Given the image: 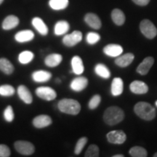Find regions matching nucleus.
<instances>
[{
    "instance_id": "obj_1",
    "label": "nucleus",
    "mask_w": 157,
    "mask_h": 157,
    "mask_svg": "<svg viewBox=\"0 0 157 157\" xmlns=\"http://www.w3.org/2000/svg\"><path fill=\"white\" fill-rule=\"evenodd\" d=\"M124 118V113L123 110L118 106H111L105 110L103 114V120L105 124L111 125H116L120 123Z\"/></svg>"
},
{
    "instance_id": "obj_2",
    "label": "nucleus",
    "mask_w": 157,
    "mask_h": 157,
    "mask_svg": "<svg viewBox=\"0 0 157 157\" xmlns=\"http://www.w3.org/2000/svg\"><path fill=\"white\" fill-rule=\"evenodd\" d=\"M134 111L141 119L151 121L156 117V109L146 102H139L134 107Z\"/></svg>"
},
{
    "instance_id": "obj_3",
    "label": "nucleus",
    "mask_w": 157,
    "mask_h": 157,
    "mask_svg": "<svg viewBox=\"0 0 157 157\" xmlns=\"http://www.w3.org/2000/svg\"><path fill=\"white\" fill-rule=\"evenodd\" d=\"M58 109L64 113L70 115H77L81 111V105L74 99L64 98L60 100L58 104Z\"/></svg>"
},
{
    "instance_id": "obj_4",
    "label": "nucleus",
    "mask_w": 157,
    "mask_h": 157,
    "mask_svg": "<svg viewBox=\"0 0 157 157\" xmlns=\"http://www.w3.org/2000/svg\"><path fill=\"white\" fill-rule=\"evenodd\" d=\"M140 29L141 33L146 38L152 39L157 35V29L154 23L148 19H144L141 21L140 24Z\"/></svg>"
},
{
    "instance_id": "obj_5",
    "label": "nucleus",
    "mask_w": 157,
    "mask_h": 157,
    "mask_svg": "<svg viewBox=\"0 0 157 157\" xmlns=\"http://www.w3.org/2000/svg\"><path fill=\"white\" fill-rule=\"evenodd\" d=\"M15 150L19 154L29 156L33 154L35 151V147L31 142L25 140L16 141L14 144Z\"/></svg>"
},
{
    "instance_id": "obj_6",
    "label": "nucleus",
    "mask_w": 157,
    "mask_h": 157,
    "mask_svg": "<svg viewBox=\"0 0 157 157\" xmlns=\"http://www.w3.org/2000/svg\"><path fill=\"white\" fill-rule=\"evenodd\" d=\"M36 94L39 98L47 101H53L57 97L56 90L50 87H39L36 88Z\"/></svg>"
},
{
    "instance_id": "obj_7",
    "label": "nucleus",
    "mask_w": 157,
    "mask_h": 157,
    "mask_svg": "<svg viewBox=\"0 0 157 157\" xmlns=\"http://www.w3.org/2000/svg\"><path fill=\"white\" fill-rule=\"evenodd\" d=\"M82 39V34L81 31H74L71 34H66V36H64L63 38V43L66 46L71 47L75 46L79 43Z\"/></svg>"
},
{
    "instance_id": "obj_8",
    "label": "nucleus",
    "mask_w": 157,
    "mask_h": 157,
    "mask_svg": "<svg viewBox=\"0 0 157 157\" xmlns=\"http://www.w3.org/2000/svg\"><path fill=\"white\" fill-rule=\"evenodd\" d=\"M107 140L113 144H122L127 139L126 134L122 130H113L106 135Z\"/></svg>"
},
{
    "instance_id": "obj_9",
    "label": "nucleus",
    "mask_w": 157,
    "mask_h": 157,
    "mask_svg": "<svg viewBox=\"0 0 157 157\" xmlns=\"http://www.w3.org/2000/svg\"><path fill=\"white\" fill-rule=\"evenodd\" d=\"M88 85V79L84 76H78L74 78L70 84L71 89L75 92H81Z\"/></svg>"
},
{
    "instance_id": "obj_10",
    "label": "nucleus",
    "mask_w": 157,
    "mask_h": 157,
    "mask_svg": "<svg viewBox=\"0 0 157 157\" xmlns=\"http://www.w3.org/2000/svg\"><path fill=\"white\" fill-rule=\"evenodd\" d=\"M52 123V120L51 117L44 114L37 116L33 119V125L38 129L44 128V127L50 126Z\"/></svg>"
},
{
    "instance_id": "obj_11",
    "label": "nucleus",
    "mask_w": 157,
    "mask_h": 157,
    "mask_svg": "<svg viewBox=\"0 0 157 157\" xmlns=\"http://www.w3.org/2000/svg\"><path fill=\"white\" fill-rule=\"evenodd\" d=\"M129 89L132 93L137 94V95L146 94L148 91V85L145 82L138 81V80L132 82L129 85Z\"/></svg>"
},
{
    "instance_id": "obj_12",
    "label": "nucleus",
    "mask_w": 157,
    "mask_h": 157,
    "mask_svg": "<svg viewBox=\"0 0 157 157\" xmlns=\"http://www.w3.org/2000/svg\"><path fill=\"white\" fill-rule=\"evenodd\" d=\"M84 21L90 27L95 30H98L101 28L102 23L101 19L95 13H87L84 16Z\"/></svg>"
},
{
    "instance_id": "obj_13",
    "label": "nucleus",
    "mask_w": 157,
    "mask_h": 157,
    "mask_svg": "<svg viewBox=\"0 0 157 157\" xmlns=\"http://www.w3.org/2000/svg\"><path fill=\"white\" fill-rule=\"evenodd\" d=\"M103 52L108 56L117 58L122 54L123 48L119 44H109L103 48Z\"/></svg>"
},
{
    "instance_id": "obj_14",
    "label": "nucleus",
    "mask_w": 157,
    "mask_h": 157,
    "mask_svg": "<svg viewBox=\"0 0 157 157\" xmlns=\"http://www.w3.org/2000/svg\"><path fill=\"white\" fill-rule=\"evenodd\" d=\"M154 59L152 57H147L143 60L142 63L137 66V72L140 75H146L148 73L149 70L154 65Z\"/></svg>"
},
{
    "instance_id": "obj_15",
    "label": "nucleus",
    "mask_w": 157,
    "mask_h": 157,
    "mask_svg": "<svg viewBox=\"0 0 157 157\" xmlns=\"http://www.w3.org/2000/svg\"><path fill=\"white\" fill-rule=\"evenodd\" d=\"M34 33L31 30L20 31L15 35V39L19 43L29 42L34 39Z\"/></svg>"
},
{
    "instance_id": "obj_16",
    "label": "nucleus",
    "mask_w": 157,
    "mask_h": 157,
    "mask_svg": "<svg viewBox=\"0 0 157 157\" xmlns=\"http://www.w3.org/2000/svg\"><path fill=\"white\" fill-rule=\"evenodd\" d=\"M31 76H32L33 80L37 83H44V82H48L52 78V74L47 71L39 70L33 72Z\"/></svg>"
},
{
    "instance_id": "obj_17",
    "label": "nucleus",
    "mask_w": 157,
    "mask_h": 157,
    "mask_svg": "<svg viewBox=\"0 0 157 157\" xmlns=\"http://www.w3.org/2000/svg\"><path fill=\"white\" fill-rule=\"evenodd\" d=\"M17 95L21 101L26 104H31L33 102V96L30 90L25 85H20L17 87Z\"/></svg>"
},
{
    "instance_id": "obj_18",
    "label": "nucleus",
    "mask_w": 157,
    "mask_h": 157,
    "mask_svg": "<svg viewBox=\"0 0 157 157\" xmlns=\"http://www.w3.org/2000/svg\"><path fill=\"white\" fill-rule=\"evenodd\" d=\"M19 18L17 16L13 15H8V16L6 17L5 20L3 21L2 24V27L4 30H11V29H15V27H17L19 24Z\"/></svg>"
},
{
    "instance_id": "obj_19",
    "label": "nucleus",
    "mask_w": 157,
    "mask_h": 157,
    "mask_svg": "<svg viewBox=\"0 0 157 157\" xmlns=\"http://www.w3.org/2000/svg\"><path fill=\"white\" fill-rule=\"evenodd\" d=\"M34 28L42 36H46L48 34V28L42 18L39 17H34L31 21Z\"/></svg>"
},
{
    "instance_id": "obj_20",
    "label": "nucleus",
    "mask_w": 157,
    "mask_h": 157,
    "mask_svg": "<svg viewBox=\"0 0 157 157\" xmlns=\"http://www.w3.org/2000/svg\"><path fill=\"white\" fill-rule=\"evenodd\" d=\"M135 56L132 53H126L123 56H119L117 57L115 60V63L119 67H127L132 63L134 60Z\"/></svg>"
},
{
    "instance_id": "obj_21",
    "label": "nucleus",
    "mask_w": 157,
    "mask_h": 157,
    "mask_svg": "<svg viewBox=\"0 0 157 157\" xmlns=\"http://www.w3.org/2000/svg\"><path fill=\"white\" fill-rule=\"evenodd\" d=\"M124 90V82L121 78L116 77L111 83V92L113 96H119L122 94Z\"/></svg>"
},
{
    "instance_id": "obj_22",
    "label": "nucleus",
    "mask_w": 157,
    "mask_h": 157,
    "mask_svg": "<svg viewBox=\"0 0 157 157\" xmlns=\"http://www.w3.org/2000/svg\"><path fill=\"white\" fill-rule=\"evenodd\" d=\"M63 60V57L60 54H50L45 58L44 63L47 66L55 68L58 66Z\"/></svg>"
},
{
    "instance_id": "obj_23",
    "label": "nucleus",
    "mask_w": 157,
    "mask_h": 157,
    "mask_svg": "<svg viewBox=\"0 0 157 157\" xmlns=\"http://www.w3.org/2000/svg\"><path fill=\"white\" fill-rule=\"evenodd\" d=\"M72 71L76 75H81L84 71L83 61L79 56H75L71 59Z\"/></svg>"
},
{
    "instance_id": "obj_24",
    "label": "nucleus",
    "mask_w": 157,
    "mask_h": 157,
    "mask_svg": "<svg viewBox=\"0 0 157 157\" xmlns=\"http://www.w3.org/2000/svg\"><path fill=\"white\" fill-rule=\"evenodd\" d=\"M70 25L67 21H60L57 22L54 27V33L57 36H62L69 31Z\"/></svg>"
},
{
    "instance_id": "obj_25",
    "label": "nucleus",
    "mask_w": 157,
    "mask_h": 157,
    "mask_svg": "<svg viewBox=\"0 0 157 157\" xmlns=\"http://www.w3.org/2000/svg\"><path fill=\"white\" fill-rule=\"evenodd\" d=\"M0 71L7 75H10L14 71V66L7 58H0Z\"/></svg>"
},
{
    "instance_id": "obj_26",
    "label": "nucleus",
    "mask_w": 157,
    "mask_h": 157,
    "mask_svg": "<svg viewBox=\"0 0 157 157\" xmlns=\"http://www.w3.org/2000/svg\"><path fill=\"white\" fill-rule=\"evenodd\" d=\"M111 18L117 25H122L125 22V15L121 10L114 9L111 13Z\"/></svg>"
},
{
    "instance_id": "obj_27",
    "label": "nucleus",
    "mask_w": 157,
    "mask_h": 157,
    "mask_svg": "<svg viewBox=\"0 0 157 157\" xmlns=\"http://www.w3.org/2000/svg\"><path fill=\"white\" fill-rule=\"evenodd\" d=\"M68 0H50L49 5L54 10H62L68 7Z\"/></svg>"
},
{
    "instance_id": "obj_28",
    "label": "nucleus",
    "mask_w": 157,
    "mask_h": 157,
    "mask_svg": "<svg viewBox=\"0 0 157 157\" xmlns=\"http://www.w3.org/2000/svg\"><path fill=\"white\" fill-rule=\"evenodd\" d=\"M95 72L98 76H101L103 78H109L111 76V72L104 64L98 63L95 67Z\"/></svg>"
},
{
    "instance_id": "obj_29",
    "label": "nucleus",
    "mask_w": 157,
    "mask_h": 157,
    "mask_svg": "<svg viewBox=\"0 0 157 157\" xmlns=\"http://www.w3.org/2000/svg\"><path fill=\"white\" fill-rule=\"evenodd\" d=\"M34 58V54L29 50H25L21 52L18 56V61L21 64H28Z\"/></svg>"
},
{
    "instance_id": "obj_30",
    "label": "nucleus",
    "mask_w": 157,
    "mask_h": 157,
    "mask_svg": "<svg viewBox=\"0 0 157 157\" xmlns=\"http://www.w3.org/2000/svg\"><path fill=\"white\" fill-rule=\"evenodd\" d=\"M129 154L132 157H146L148 153L146 148L141 146H134L129 149Z\"/></svg>"
},
{
    "instance_id": "obj_31",
    "label": "nucleus",
    "mask_w": 157,
    "mask_h": 157,
    "mask_svg": "<svg viewBox=\"0 0 157 157\" xmlns=\"http://www.w3.org/2000/svg\"><path fill=\"white\" fill-rule=\"evenodd\" d=\"M15 93V88L10 84H3L0 86V95L9 97V96L14 95Z\"/></svg>"
},
{
    "instance_id": "obj_32",
    "label": "nucleus",
    "mask_w": 157,
    "mask_h": 157,
    "mask_svg": "<svg viewBox=\"0 0 157 157\" xmlns=\"http://www.w3.org/2000/svg\"><path fill=\"white\" fill-rule=\"evenodd\" d=\"M100 151L99 148L96 145H90L88 147L87 151L85 153V157H98L99 156Z\"/></svg>"
},
{
    "instance_id": "obj_33",
    "label": "nucleus",
    "mask_w": 157,
    "mask_h": 157,
    "mask_svg": "<svg viewBox=\"0 0 157 157\" xmlns=\"http://www.w3.org/2000/svg\"><path fill=\"white\" fill-rule=\"evenodd\" d=\"M101 40V36L98 33L89 32L86 36V41L89 44H95Z\"/></svg>"
},
{
    "instance_id": "obj_34",
    "label": "nucleus",
    "mask_w": 157,
    "mask_h": 157,
    "mask_svg": "<svg viewBox=\"0 0 157 157\" xmlns=\"http://www.w3.org/2000/svg\"><path fill=\"white\" fill-rule=\"evenodd\" d=\"M87 138L86 137H82L79 139L76 143L75 149H74V153L75 154L78 155L81 154V152L83 150V148L85 146V145L87 144Z\"/></svg>"
},
{
    "instance_id": "obj_35",
    "label": "nucleus",
    "mask_w": 157,
    "mask_h": 157,
    "mask_svg": "<svg viewBox=\"0 0 157 157\" xmlns=\"http://www.w3.org/2000/svg\"><path fill=\"white\" fill-rule=\"evenodd\" d=\"M101 101V97L100 95H95L93 98L90 100L89 103H88V107L90 109L93 110L97 109L98 105H100Z\"/></svg>"
},
{
    "instance_id": "obj_36",
    "label": "nucleus",
    "mask_w": 157,
    "mask_h": 157,
    "mask_svg": "<svg viewBox=\"0 0 157 157\" xmlns=\"http://www.w3.org/2000/svg\"><path fill=\"white\" fill-rule=\"evenodd\" d=\"M14 117L15 115L13 107L11 105H8L4 111V118L7 122H12L14 119Z\"/></svg>"
},
{
    "instance_id": "obj_37",
    "label": "nucleus",
    "mask_w": 157,
    "mask_h": 157,
    "mask_svg": "<svg viewBox=\"0 0 157 157\" xmlns=\"http://www.w3.org/2000/svg\"><path fill=\"white\" fill-rule=\"evenodd\" d=\"M10 149L7 146L4 144H0V157L10 156Z\"/></svg>"
},
{
    "instance_id": "obj_38",
    "label": "nucleus",
    "mask_w": 157,
    "mask_h": 157,
    "mask_svg": "<svg viewBox=\"0 0 157 157\" xmlns=\"http://www.w3.org/2000/svg\"><path fill=\"white\" fill-rule=\"evenodd\" d=\"M132 2H134V3L137 5L146 6L149 3L150 0H132Z\"/></svg>"
},
{
    "instance_id": "obj_39",
    "label": "nucleus",
    "mask_w": 157,
    "mask_h": 157,
    "mask_svg": "<svg viewBox=\"0 0 157 157\" xmlns=\"http://www.w3.org/2000/svg\"><path fill=\"white\" fill-rule=\"evenodd\" d=\"M113 157H124V155L117 154V155H114V156H113Z\"/></svg>"
},
{
    "instance_id": "obj_40",
    "label": "nucleus",
    "mask_w": 157,
    "mask_h": 157,
    "mask_svg": "<svg viewBox=\"0 0 157 157\" xmlns=\"http://www.w3.org/2000/svg\"><path fill=\"white\" fill-rule=\"evenodd\" d=\"M3 2H4V0H0V5H1L2 4Z\"/></svg>"
},
{
    "instance_id": "obj_41",
    "label": "nucleus",
    "mask_w": 157,
    "mask_h": 157,
    "mask_svg": "<svg viewBox=\"0 0 157 157\" xmlns=\"http://www.w3.org/2000/svg\"><path fill=\"white\" fill-rule=\"evenodd\" d=\"M154 157H157V152L155 153L154 155Z\"/></svg>"
},
{
    "instance_id": "obj_42",
    "label": "nucleus",
    "mask_w": 157,
    "mask_h": 157,
    "mask_svg": "<svg viewBox=\"0 0 157 157\" xmlns=\"http://www.w3.org/2000/svg\"><path fill=\"white\" fill-rule=\"evenodd\" d=\"M56 82H59V83H60V79H57V80H56Z\"/></svg>"
},
{
    "instance_id": "obj_43",
    "label": "nucleus",
    "mask_w": 157,
    "mask_h": 157,
    "mask_svg": "<svg viewBox=\"0 0 157 157\" xmlns=\"http://www.w3.org/2000/svg\"><path fill=\"white\" fill-rule=\"evenodd\" d=\"M155 104H156V105L157 106V101H156V103H155Z\"/></svg>"
}]
</instances>
